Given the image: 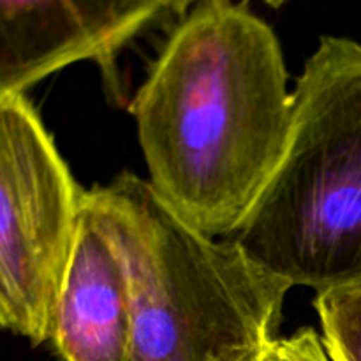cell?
<instances>
[{
    "instance_id": "6da1fadb",
    "label": "cell",
    "mask_w": 361,
    "mask_h": 361,
    "mask_svg": "<svg viewBox=\"0 0 361 361\" xmlns=\"http://www.w3.org/2000/svg\"><path fill=\"white\" fill-rule=\"evenodd\" d=\"M133 113L155 192L197 231L229 238L291 134L277 35L243 6L200 0L173 28Z\"/></svg>"
},
{
    "instance_id": "7a4b0ae2",
    "label": "cell",
    "mask_w": 361,
    "mask_h": 361,
    "mask_svg": "<svg viewBox=\"0 0 361 361\" xmlns=\"http://www.w3.org/2000/svg\"><path fill=\"white\" fill-rule=\"evenodd\" d=\"M87 196L129 270L127 361H249L277 341L291 288L235 240L197 231L133 173Z\"/></svg>"
},
{
    "instance_id": "3957f363",
    "label": "cell",
    "mask_w": 361,
    "mask_h": 361,
    "mask_svg": "<svg viewBox=\"0 0 361 361\" xmlns=\"http://www.w3.org/2000/svg\"><path fill=\"white\" fill-rule=\"evenodd\" d=\"M229 238L289 288L361 286V42L321 39L293 92L282 161Z\"/></svg>"
},
{
    "instance_id": "277c9868",
    "label": "cell",
    "mask_w": 361,
    "mask_h": 361,
    "mask_svg": "<svg viewBox=\"0 0 361 361\" xmlns=\"http://www.w3.org/2000/svg\"><path fill=\"white\" fill-rule=\"evenodd\" d=\"M87 190L23 92L0 94V324L49 341Z\"/></svg>"
},
{
    "instance_id": "5b68a950",
    "label": "cell",
    "mask_w": 361,
    "mask_h": 361,
    "mask_svg": "<svg viewBox=\"0 0 361 361\" xmlns=\"http://www.w3.org/2000/svg\"><path fill=\"white\" fill-rule=\"evenodd\" d=\"M192 0H0V94L27 92L90 60L120 97L116 56L143 28Z\"/></svg>"
},
{
    "instance_id": "8992f818",
    "label": "cell",
    "mask_w": 361,
    "mask_h": 361,
    "mask_svg": "<svg viewBox=\"0 0 361 361\" xmlns=\"http://www.w3.org/2000/svg\"><path fill=\"white\" fill-rule=\"evenodd\" d=\"M133 291L126 257L85 192L49 344L60 361H127Z\"/></svg>"
},
{
    "instance_id": "52a82bcc",
    "label": "cell",
    "mask_w": 361,
    "mask_h": 361,
    "mask_svg": "<svg viewBox=\"0 0 361 361\" xmlns=\"http://www.w3.org/2000/svg\"><path fill=\"white\" fill-rule=\"evenodd\" d=\"M314 307L331 361H361V286L317 293Z\"/></svg>"
},
{
    "instance_id": "ba28073f",
    "label": "cell",
    "mask_w": 361,
    "mask_h": 361,
    "mask_svg": "<svg viewBox=\"0 0 361 361\" xmlns=\"http://www.w3.org/2000/svg\"><path fill=\"white\" fill-rule=\"evenodd\" d=\"M277 353L281 361H331L323 338L312 328H303L291 337L277 338Z\"/></svg>"
},
{
    "instance_id": "9c48e42d",
    "label": "cell",
    "mask_w": 361,
    "mask_h": 361,
    "mask_svg": "<svg viewBox=\"0 0 361 361\" xmlns=\"http://www.w3.org/2000/svg\"><path fill=\"white\" fill-rule=\"evenodd\" d=\"M249 361H281L279 360V353H277V341H275L270 348H267L263 353H259V355H256Z\"/></svg>"
},
{
    "instance_id": "30bf717a",
    "label": "cell",
    "mask_w": 361,
    "mask_h": 361,
    "mask_svg": "<svg viewBox=\"0 0 361 361\" xmlns=\"http://www.w3.org/2000/svg\"><path fill=\"white\" fill-rule=\"evenodd\" d=\"M264 2H268L270 6H274V7H279V6H282L284 2H288V0H264Z\"/></svg>"
}]
</instances>
